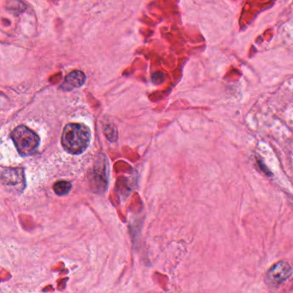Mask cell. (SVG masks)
Returning a JSON list of instances; mask_svg holds the SVG:
<instances>
[{
  "label": "cell",
  "mask_w": 293,
  "mask_h": 293,
  "mask_svg": "<svg viewBox=\"0 0 293 293\" xmlns=\"http://www.w3.org/2000/svg\"><path fill=\"white\" fill-rule=\"evenodd\" d=\"M91 132L86 125L69 123L65 127L61 144L67 152L79 155L89 147Z\"/></svg>",
  "instance_id": "cell-1"
},
{
  "label": "cell",
  "mask_w": 293,
  "mask_h": 293,
  "mask_svg": "<svg viewBox=\"0 0 293 293\" xmlns=\"http://www.w3.org/2000/svg\"><path fill=\"white\" fill-rule=\"evenodd\" d=\"M11 140L16 150L23 156H31L40 145V138L31 129L25 126H19L11 133Z\"/></svg>",
  "instance_id": "cell-2"
},
{
  "label": "cell",
  "mask_w": 293,
  "mask_h": 293,
  "mask_svg": "<svg viewBox=\"0 0 293 293\" xmlns=\"http://www.w3.org/2000/svg\"><path fill=\"white\" fill-rule=\"evenodd\" d=\"M292 275V268L290 265L285 261H281L277 264L274 265V267L268 272L266 281L269 286H279L284 281H287L288 278Z\"/></svg>",
  "instance_id": "cell-3"
},
{
  "label": "cell",
  "mask_w": 293,
  "mask_h": 293,
  "mask_svg": "<svg viewBox=\"0 0 293 293\" xmlns=\"http://www.w3.org/2000/svg\"><path fill=\"white\" fill-rule=\"evenodd\" d=\"M85 82V75L81 71H74L67 75L62 88L67 90L78 88L83 85Z\"/></svg>",
  "instance_id": "cell-4"
},
{
  "label": "cell",
  "mask_w": 293,
  "mask_h": 293,
  "mask_svg": "<svg viewBox=\"0 0 293 293\" xmlns=\"http://www.w3.org/2000/svg\"><path fill=\"white\" fill-rule=\"evenodd\" d=\"M23 173L22 170L20 169H7L5 172L3 173L2 175V179H5V181L3 180V182L4 185H8V186H16V185L21 184V183H24V182L21 181V179L23 178Z\"/></svg>",
  "instance_id": "cell-5"
},
{
  "label": "cell",
  "mask_w": 293,
  "mask_h": 293,
  "mask_svg": "<svg viewBox=\"0 0 293 293\" xmlns=\"http://www.w3.org/2000/svg\"><path fill=\"white\" fill-rule=\"evenodd\" d=\"M72 184L67 181H60L54 185V191L59 196H64L70 193Z\"/></svg>",
  "instance_id": "cell-6"
}]
</instances>
